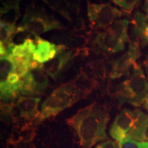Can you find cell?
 <instances>
[{
	"instance_id": "cell-8",
	"label": "cell",
	"mask_w": 148,
	"mask_h": 148,
	"mask_svg": "<svg viewBox=\"0 0 148 148\" xmlns=\"http://www.w3.org/2000/svg\"><path fill=\"white\" fill-rule=\"evenodd\" d=\"M137 120V109L130 110L125 109L116 116L111 125L110 135L116 141L121 142L127 138Z\"/></svg>"
},
{
	"instance_id": "cell-27",
	"label": "cell",
	"mask_w": 148,
	"mask_h": 148,
	"mask_svg": "<svg viewBox=\"0 0 148 148\" xmlns=\"http://www.w3.org/2000/svg\"><path fill=\"white\" fill-rule=\"evenodd\" d=\"M141 106L144 107V108H145L148 112V94L145 97V99H143V102L141 103Z\"/></svg>"
},
{
	"instance_id": "cell-5",
	"label": "cell",
	"mask_w": 148,
	"mask_h": 148,
	"mask_svg": "<svg viewBox=\"0 0 148 148\" xmlns=\"http://www.w3.org/2000/svg\"><path fill=\"white\" fill-rule=\"evenodd\" d=\"M148 94V82L140 66L136 64L126 79L118 86L115 95L121 103L141 106Z\"/></svg>"
},
{
	"instance_id": "cell-14",
	"label": "cell",
	"mask_w": 148,
	"mask_h": 148,
	"mask_svg": "<svg viewBox=\"0 0 148 148\" xmlns=\"http://www.w3.org/2000/svg\"><path fill=\"white\" fill-rule=\"evenodd\" d=\"M127 137L140 142H148V115L137 109V120Z\"/></svg>"
},
{
	"instance_id": "cell-24",
	"label": "cell",
	"mask_w": 148,
	"mask_h": 148,
	"mask_svg": "<svg viewBox=\"0 0 148 148\" xmlns=\"http://www.w3.org/2000/svg\"><path fill=\"white\" fill-rule=\"evenodd\" d=\"M13 148H36L31 140H23V141H16L13 143Z\"/></svg>"
},
{
	"instance_id": "cell-23",
	"label": "cell",
	"mask_w": 148,
	"mask_h": 148,
	"mask_svg": "<svg viewBox=\"0 0 148 148\" xmlns=\"http://www.w3.org/2000/svg\"><path fill=\"white\" fill-rule=\"evenodd\" d=\"M72 22H73L74 32H79V31L84 30L86 29L84 21L81 16H79L78 17L75 18Z\"/></svg>"
},
{
	"instance_id": "cell-21",
	"label": "cell",
	"mask_w": 148,
	"mask_h": 148,
	"mask_svg": "<svg viewBox=\"0 0 148 148\" xmlns=\"http://www.w3.org/2000/svg\"><path fill=\"white\" fill-rule=\"evenodd\" d=\"M118 148H148V142H140L127 137L119 143Z\"/></svg>"
},
{
	"instance_id": "cell-17",
	"label": "cell",
	"mask_w": 148,
	"mask_h": 148,
	"mask_svg": "<svg viewBox=\"0 0 148 148\" xmlns=\"http://www.w3.org/2000/svg\"><path fill=\"white\" fill-rule=\"evenodd\" d=\"M15 24L1 21L0 23V38L1 42L5 46L8 45L12 42V38L14 35L17 34Z\"/></svg>"
},
{
	"instance_id": "cell-29",
	"label": "cell",
	"mask_w": 148,
	"mask_h": 148,
	"mask_svg": "<svg viewBox=\"0 0 148 148\" xmlns=\"http://www.w3.org/2000/svg\"><path fill=\"white\" fill-rule=\"evenodd\" d=\"M144 64H145L146 70H147V73H148V56H147V58H146V60H145V62H144Z\"/></svg>"
},
{
	"instance_id": "cell-20",
	"label": "cell",
	"mask_w": 148,
	"mask_h": 148,
	"mask_svg": "<svg viewBox=\"0 0 148 148\" xmlns=\"http://www.w3.org/2000/svg\"><path fill=\"white\" fill-rule=\"evenodd\" d=\"M141 0H112V1L121 8V10L127 14L139 4Z\"/></svg>"
},
{
	"instance_id": "cell-25",
	"label": "cell",
	"mask_w": 148,
	"mask_h": 148,
	"mask_svg": "<svg viewBox=\"0 0 148 148\" xmlns=\"http://www.w3.org/2000/svg\"><path fill=\"white\" fill-rule=\"evenodd\" d=\"M117 145L115 142L111 140H107L106 141L98 144L95 148H116Z\"/></svg>"
},
{
	"instance_id": "cell-4",
	"label": "cell",
	"mask_w": 148,
	"mask_h": 148,
	"mask_svg": "<svg viewBox=\"0 0 148 148\" xmlns=\"http://www.w3.org/2000/svg\"><path fill=\"white\" fill-rule=\"evenodd\" d=\"M55 29H64V26L44 8L31 5L27 7L19 26L16 27V32H27L35 37Z\"/></svg>"
},
{
	"instance_id": "cell-15",
	"label": "cell",
	"mask_w": 148,
	"mask_h": 148,
	"mask_svg": "<svg viewBox=\"0 0 148 148\" xmlns=\"http://www.w3.org/2000/svg\"><path fill=\"white\" fill-rule=\"evenodd\" d=\"M71 82L82 98L86 97L97 85L95 79L88 77L84 71H81L76 78L71 81Z\"/></svg>"
},
{
	"instance_id": "cell-12",
	"label": "cell",
	"mask_w": 148,
	"mask_h": 148,
	"mask_svg": "<svg viewBox=\"0 0 148 148\" xmlns=\"http://www.w3.org/2000/svg\"><path fill=\"white\" fill-rule=\"evenodd\" d=\"M56 12L73 21L78 17L80 0H42Z\"/></svg>"
},
{
	"instance_id": "cell-7",
	"label": "cell",
	"mask_w": 148,
	"mask_h": 148,
	"mask_svg": "<svg viewBox=\"0 0 148 148\" xmlns=\"http://www.w3.org/2000/svg\"><path fill=\"white\" fill-rule=\"evenodd\" d=\"M140 56V47L134 42H129V49L119 58L114 60L109 77L114 79L123 75H128L132 73L134 66L137 64L136 60Z\"/></svg>"
},
{
	"instance_id": "cell-10",
	"label": "cell",
	"mask_w": 148,
	"mask_h": 148,
	"mask_svg": "<svg viewBox=\"0 0 148 148\" xmlns=\"http://www.w3.org/2000/svg\"><path fill=\"white\" fill-rule=\"evenodd\" d=\"M40 101V97L19 96L14 103V106L19 112V117L26 121L29 126L34 125V121L39 116L38 106Z\"/></svg>"
},
{
	"instance_id": "cell-1",
	"label": "cell",
	"mask_w": 148,
	"mask_h": 148,
	"mask_svg": "<svg viewBox=\"0 0 148 148\" xmlns=\"http://www.w3.org/2000/svg\"><path fill=\"white\" fill-rule=\"evenodd\" d=\"M109 119L106 107L95 102L79 110L66 119V123L73 128L82 148H91L107 138L106 129Z\"/></svg>"
},
{
	"instance_id": "cell-11",
	"label": "cell",
	"mask_w": 148,
	"mask_h": 148,
	"mask_svg": "<svg viewBox=\"0 0 148 148\" xmlns=\"http://www.w3.org/2000/svg\"><path fill=\"white\" fill-rule=\"evenodd\" d=\"M74 56L75 52L72 49L57 53L54 58L42 64V69L56 81L60 74L67 68Z\"/></svg>"
},
{
	"instance_id": "cell-19",
	"label": "cell",
	"mask_w": 148,
	"mask_h": 148,
	"mask_svg": "<svg viewBox=\"0 0 148 148\" xmlns=\"http://www.w3.org/2000/svg\"><path fill=\"white\" fill-rule=\"evenodd\" d=\"M88 42V40L86 36L73 34L66 40L64 45H65L68 49H72V50L75 49V50H77L84 48Z\"/></svg>"
},
{
	"instance_id": "cell-28",
	"label": "cell",
	"mask_w": 148,
	"mask_h": 148,
	"mask_svg": "<svg viewBox=\"0 0 148 148\" xmlns=\"http://www.w3.org/2000/svg\"><path fill=\"white\" fill-rule=\"evenodd\" d=\"M143 9L145 12L148 14V0H145V1H144Z\"/></svg>"
},
{
	"instance_id": "cell-13",
	"label": "cell",
	"mask_w": 148,
	"mask_h": 148,
	"mask_svg": "<svg viewBox=\"0 0 148 148\" xmlns=\"http://www.w3.org/2000/svg\"><path fill=\"white\" fill-rule=\"evenodd\" d=\"M35 42L36 48L33 54V59L40 63L49 62L57 55L58 51L56 45L54 43L44 40L39 36H35Z\"/></svg>"
},
{
	"instance_id": "cell-3",
	"label": "cell",
	"mask_w": 148,
	"mask_h": 148,
	"mask_svg": "<svg viewBox=\"0 0 148 148\" xmlns=\"http://www.w3.org/2000/svg\"><path fill=\"white\" fill-rule=\"evenodd\" d=\"M128 20H116L104 31L97 32L92 40V46L96 51L116 53L125 49V44L129 42L127 34Z\"/></svg>"
},
{
	"instance_id": "cell-2",
	"label": "cell",
	"mask_w": 148,
	"mask_h": 148,
	"mask_svg": "<svg viewBox=\"0 0 148 148\" xmlns=\"http://www.w3.org/2000/svg\"><path fill=\"white\" fill-rule=\"evenodd\" d=\"M82 98L71 82L59 86L44 101L39 116L34 121V125H38L45 119L56 116L66 108L71 106Z\"/></svg>"
},
{
	"instance_id": "cell-6",
	"label": "cell",
	"mask_w": 148,
	"mask_h": 148,
	"mask_svg": "<svg viewBox=\"0 0 148 148\" xmlns=\"http://www.w3.org/2000/svg\"><path fill=\"white\" fill-rule=\"evenodd\" d=\"M87 14L92 29H106L116 18L121 17L123 12L109 3H90L87 0Z\"/></svg>"
},
{
	"instance_id": "cell-16",
	"label": "cell",
	"mask_w": 148,
	"mask_h": 148,
	"mask_svg": "<svg viewBox=\"0 0 148 148\" xmlns=\"http://www.w3.org/2000/svg\"><path fill=\"white\" fill-rule=\"evenodd\" d=\"M19 5H5L1 6V21L15 24V21L19 18Z\"/></svg>"
},
{
	"instance_id": "cell-26",
	"label": "cell",
	"mask_w": 148,
	"mask_h": 148,
	"mask_svg": "<svg viewBox=\"0 0 148 148\" xmlns=\"http://www.w3.org/2000/svg\"><path fill=\"white\" fill-rule=\"evenodd\" d=\"M143 33L144 34V36H145V39L147 40V41L148 42V15L147 16V18H146L145 27V29H144Z\"/></svg>"
},
{
	"instance_id": "cell-18",
	"label": "cell",
	"mask_w": 148,
	"mask_h": 148,
	"mask_svg": "<svg viewBox=\"0 0 148 148\" xmlns=\"http://www.w3.org/2000/svg\"><path fill=\"white\" fill-rule=\"evenodd\" d=\"M36 48L34 42L30 38H27L24 40L23 43L14 45L12 51V55L14 57H25L27 56L33 55Z\"/></svg>"
},
{
	"instance_id": "cell-9",
	"label": "cell",
	"mask_w": 148,
	"mask_h": 148,
	"mask_svg": "<svg viewBox=\"0 0 148 148\" xmlns=\"http://www.w3.org/2000/svg\"><path fill=\"white\" fill-rule=\"evenodd\" d=\"M49 86V79L42 69H32L23 77L21 94L25 96H40Z\"/></svg>"
},
{
	"instance_id": "cell-22",
	"label": "cell",
	"mask_w": 148,
	"mask_h": 148,
	"mask_svg": "<svg viewBox=\"0 0 148 148\" xmlns=\"http://www.w3.org/2000/svg\"><path fill=\"white\" fill-rule=\"evenodd\" d=\"M146 18H147V16L145 15L143 13H142L141 12L138 11L135 14L134 18L132 22L143 32L145 27Z\"/></svg>"
}]
</instances>
